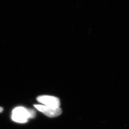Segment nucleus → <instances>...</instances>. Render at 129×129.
I'll return each mask as SVG.
<instances>
[{
    "label": "nucleus",
    "instance_id": "nucleus-1",
    "mask_svg": "<svg viewBox=\"0 0 129 129\" xmlns=\"http://www.w3.org/2000/svg\"><path fill=\"white\" fill-rule=\"evenodd\" d=\"M36 116V111L33 109H27L23 107H18L14 109L12 112V119L18 123H25L29 119Z\"/></svg>",
    "mask_w": 129,
    "mask_h": 129
},
{
    "label": "nucleus",
    "instance_id": "nucleus-2",
    "mask_svg": "<svg viewBox=\"0 0 129 129\" xmlns=\"http://www.w3.org/2000/svg\"><path fill=\"white\" fill-rule=\"evenodd\" d=\"M34 107L44 114L45 115L49 118H54L60 115L62 113V110L60 107L53 108L48 106L43 105H34Z\"/></svg>",
    "mask_w": 129,
    "mask_h": 129
},
{
    "label": "nucleus",
    "instance_id": "nucleus-3",
    "mask_svg": "<svg viewBox=\"0 0 129 129\" xmlns=\"http://www.w3.org/2000/svg\"><path fill=\"white\" fill-rule=\"evenodd\" d=\"M37 101L42 103L44 105L48 106L53 108H59L60 105V100L56 97L43 95L37 98Z\"/></svg>",
    "mask_w": 129,
    "mask_h": 129
},
{
    "label": "nucleus",
    "instance_id": "nucleus-4",
    "mask_svg": "<svg viewBox=\"0 0 129 129\" xmlns=\"http://www.w3.org/2000/svg\"><path fill=\"white\" fill-rule=\"evenodd\" d=\"M3 108L2 107H0V113L2 112H3Z\"/></svg>",
    "mask_w": 129,
    "mask_h": 129
}]
</instances>
